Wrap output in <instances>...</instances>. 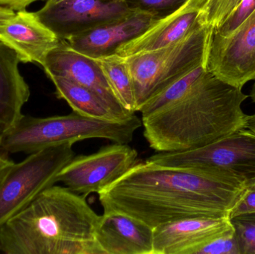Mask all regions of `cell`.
<instances>
[{
    "label": "cell",
    "mask_w": 255,
    "mask_h": 254,
    "mask_svg": "<svg viewBox=\"0 0 255 254\" xmlns=\"http://www.w3.org/2000/svg\"><path fill=\"white\" fill-rule=\"evenodd\" d=\"M244 189L211 176L137 161L98 195L103 212L124 213L154 228L187 218H229Z\"/></svg>",
    "instance_id": "6da1fadb"
},
{
    "label": "cell",
    "mask_w": 255,
    "mask_h": 254,
    "mask_svg": "<svg viewBox=\"0 0 255 254\" xmlns=\"http://www.w3.org/2000/svg\"><path fill=\"white\" fill-rule=\"evenodd\" d=\"M249 96L206 69L178 99L142 118L144 137L157 152L206 146L245 128Z\"/></svg>",
    "instance_id": "7a4b0ae2"
},
{
    "label": "cell",
    "mask_w": 255,
    "mask_h": 254,
    "mask_svg": "<svg viewBox=\"0 0 255 254\" xmlns=\"http://www.w3.org/2000/svg\"><path fill=\"white\" fill-rule=\"evenodd\" d=\"M100 216L65 186L40 194L0 229L6 254H103L96 242Z\"/></svg>",
    "instance_id": "3957f363"
},
{
    "label": "cell",
    "mask_w": 255,
    "mask_h": 254,
    "mask_svg": "<svg viewBox=\"0 0 255 254\" xmlns=\"http://www.w3.org/2000/svg\"><path fill=\"white\" fill-rule=\"evenodd\" d=\"M142 125L135 114L124 121L100 120L74 111L48 117L22 115L12 128L1 133L0 149L7 155H30L52 146L97 138L129 144Z\"/></svg>",
    "instance_id": "277c9868"
},
{
    "label": "cell",
    "mask_w": 255,
    "mask_h": 254,
    "mask_svg": "<svg viewBox=\"0 0 255 254\" xmlns=\"http://www.w3.org/2000/svg\"><path fill=\"white\" fill-rule=\"evenodd\" d=\"M145 161L211 176L245 188L255 183V134L242 128L202 147L157 152Z\"/></svg>",
    "instance_id": "5b68a950"
},
{
    "label": "cell",
    "mask_w": 255,
    "mask_h": 254,
    "mask_svg": "<svg viewBox=\"0 0 255 254\" xmlns=\"http://www.w3.org/2000/svg\"><path fill=\"white\" fill-rule=\"evenodd\" d=\"M212 30L201 24L171 46L126 58L133 82L136 112L174 81L205 64Z\"/></svg>",
    "instance_id": "8992f818"
},
{
    "label": "cell",
    "mask_w": 255,
    "mask_h": 254,
    "mask_svg": "<svg viewBox=\"0 0 255 254\" xmlns=\"http://www.w3.org/2000/svg\"><path fill=\"white\" fill-rule=\"evenodd\" d=\"M73 143L46 148L13 164L0 186V229L48 188L76 157Z\"/></svg>",
    "instance_id": "52a82bcc"
},
{
    "label": "cell",
    "mask_w": 255,
    "mask_h": 254,
    "mask_svg": "<svg viewBox=\"0 0 255 254\" xmlns=\"http://www.w3.org/2000/svg\"><path fill=\"white\" fill-rule=\"evenodd\" d=\"M137 157L136 149L128 144L103 146L96 153L75 157L58 174L57 183L85 197L99 194L125 174Z\"/></svg>",
    "instance_id": "ba28073f"
},
{
    "label": "cell",
    "mask_w": 255,
    "mask_h": 254,
    "mask_svg": "<svg viewBox=\"0 0 255 254\" xmlns=\"http://www.w3.org/2000/svg\"><path fill=\"white\" fill-rule=\"evenodd\" d=\"M205 67L238 87L255 80V10L228 37H219L211 31Z\"/></svg>",
    "instance_id": "9c48e42d"
},
{
    "label": "cell",
    "mask_w": 255,
    "mask_h": 254,
    "mask_svg": "<svg viewBox=\"0 0 255 254\" xmlns=\"http://www.w3.org/2000/svg\"><path fill=\"white\" fill-rule=\"evenodd\" d=\"M124 0H63L35 12L61 40L126 17L134 11Z\"/></svg>",
    "instance_id": "30bf717a"
},
{
    "label": "cell",
    "mask_w": 255,
    "mask_h": 254,
    "mask_svg": "<svg viewBox=\"0 0 255 254\" xmlns=\"http://www.w3.org/2000/svg\"><path fill=\"white\" fill-rule=\"evenodd\" d=\"M233 227L229 217H193L153 228V254H196Z\"/></svg>",
    "instance_id": "8fae6325"
},
{
    "label": "cell",
    "mask_w": 255,
    "mask_h": 254,
    "mask_svg": "<svg viewBox=\"0 0 255 254\" xmlns=\"http://www.w3.org/2000/svg\"><path fill=\"white\" fill-rule=\"evenodd\" d=\"M43 67L48 77L66 78L94 91L124 117L135 114L118 102L96 59L77 52L64 40H60L59 44L48 54Z\"/></svg>",
    "instance_id": "7c38bea8"
},
{
    "label": "cell",
    "mask_w": 255,
    "mask_h": 254,
    "mask_svg": "<svg viewBox=\"0 0 255 254\" xmlns=\"http://www.w3.org/2000/svg\"><path fill=\"white\" fill-rule=\"evenodd\" d=\"M203 0H188L173 13L154 21L139 36L121 45L115 53L127 58L180 41L201 25L199 16Z\"/></svg>",
    "instance_id": "4fadbf2b"
},
{
    "label": "cell",
    "mask_w": 255,
    "mask_h": 254,
    "mask_svg": "<svg viewBox=\"0 0 255 254\" xmlns=\"http://www.w3.org/2000/svg\"><path fill=\"white\" fill-rule=\"evenodd\" d=\"M0 41L13 49L20 62L43 66L48 54L59 44L58 36L35 12L17 10L0 26Z\"/></svg>",
    "instance_id": "5bb4252c"
},
{
    "label": "cell",
    "mask_w": 255,
    "mask_h": 254,
    "mask_svg": "<svg viewBox=\"0 0 255 254\" xmlns=\"http://www.w3.org/2000/svg\"><path fill=\"white\" fill-rule=\"evenodd\" d=\"M157 19L151 13L135 10L126 17L66 39L70 47L92 58L113 55L117 49L142 34Z\"/></svg>",
    "instance_id": "9a60e30c"
},
{
    "label": "cell",
    "mask_w": 255,
    "mask_h": 254,
    "mask_svg": "<svg viewBox=\"0 0 255 254\" xmlns=\"http://www.w3.org/2000/svg\"><path fill=\"white\" fill-rule=\"evenodd\" d=\"M96 230L103 254H153V228L118 212H103Z\"/></svg>",
    "instance_id": "2e32d148"
},
{
    "label": "cell",
    "mask_w": 255,
    "mask_h": 254,
    "mask_svg": "<svg viewBox=\"0 0 255 254\" xmlns=\"http://www.w3.org/2000/svg\"><path fill=\"white\" fill-rule=\"evenodd\" d=\"M17 54L0 41V131L12 128L22 117L30 97L28 84L19 73Z\"/></svg>",
    "instance_id": "e0dca14e"
},
{
    "label": "cell",
    "mask_w": 255,
    "mask_h": 254,
    "mask_svg": "<svg viewBox=\"0 0 255 254\" xmlns=\"http://www.w3.org/2000/svg\"><path fill=\"white\" fill-rule=\"evenodd\" d=\"M49 78L55 85L57 97L67 101L79 114L106 121H124L130 118L117 113L98 94L88 88L61 76Z\"/></svg>",
    "instance_id": "ac0fdd59"
},
{
    "label": "cell",
    "mask_w": 255,
    "mask_h": 254,
    "mask_svg": "<svg viewBox=\"0 0 255 254\" xmlns=\"http://www.w3.org/2000/svg\"><path fill=\"white\" fill-rule=\"evenodd\" d=\"M94 59L101 67L118 102L130 113H136L133 82L126 58L115 53Z\"/></svg>",
    "instance_id": "d6986e66"
},
{
    "label": "cell",
    "mask_w": 255,
    "mask_h": 254,
    "mask_svg": "<svg viewBox=\"0 0 255 254\" xmlns=\"http://www.w3.org/2000/svg\"><path fill=\"white\" fill-rule=\"evenodd\" d=\"M241 0H203L199 22L211 29L220 26Z\"/></svg>",
    "instance_id": "ffe728a7"
},
{
    "label": "cell",
    "mask_w": 255,
    "mask_h": 254,
    "mask_svg": "<svg viewBox=\"0 0 255 254\" xmlns=\"http://www.w3.org/2000/svg\"><path fill=\"white\" fill-rule=\"evenodd\" d=\"M240 254H255V213L229 218Z\"/></svg>",
    "instance_id": "44dd1931"
},
{
    "label": "cell",
    "mask_w": 255,
    "mask_h": 254,
    "mask_svg": "<svg viewBox=\"0 0 255 254\" xmlns=\"http://www.w3.org/2000/svg\"><path fill=\"white\" fill-rule=\"evenodd\" d=\"M134 10L151 13L156 19H161L181 7L188 0H124Z\"/></svg>",
    "instance_id": "7402d4cb"
},
{
    "label": "cell",
    "mask_w": 255,
    "mask_h": 254,
    "mask_svg": "<svg viewBox=\"0 0 255 254\" xmlns=\"http://www.w3.org/2000/svg\"><path fill=\"white\" fill-rule=\"evenodd\" d=\"M255 10V0H241L236 8L220 26L213 30V34L219 37L232 34Z\"/></svg>",
    "instance_id": "603a6c76"
},
{
    "label": "cell",
    "mask_w": 255,
    "mask_h": 254,
    "mask_svg": "<svg viewBox=\"0 0 255 254\" xmlns=\"http://www.w3.org/2000/svg\"><path fill=\"white\" fill-rule=\"evenodd\" d=\"M196 254H240L235 231L232 230L205 245Z\"/></svg>",
    "instance_id": "cb8c5ba5"
},
{
    "label": "cell",
    "mask_w": 255,
    "mask_h": 254,
    "mask_svg": "<svg viewBox=\"0 0 255 254\" xmlns=\"http://www.w3.org/2000/svg\"><path fill=\"white\" fill-rule=\"evenodd\" d=\"M253 213H255V183L244 188L235 205L231 209L229 218Z\"/></svg>",
    "instance_id": "d4e9b609"
},
{
    "label": "cell",
    "mask_w": 255,
    "mask_h": 254,
    "mask_svg": "<svg viewBox=\"0 0 255 254\" xmlns=\"http://www.w3.org/2000/svg\"><path fill=\"white\" fill-rule=\"evenodd\" d=\"M1 131H0V141H1ZM15 163L9 158L8 155L2 152L0 149V186L7 175L10 169Z\"/></svg>",
    "instance_id": "484cf974"
},
{
    "label": "cell",
    "mask_w": 255,
    "mask_h": 254,
    "mask_svg": "<svg viewBox=\"0 0 255 254\" xmlns=\"http://www.w3.org/2000/svg\"><path fill=\"white\" fill-rule=\"evenodd\" d=\"M36 1L37 0H0V7H7L17 11L24 10Z\"/></svg>",
    "instance_id": "4316f807"
},
{
    "label": "cell",
    "mask_w": 255,
    "mask_h": 254,
    "mask_svg": "<svg viewBox=\"0 0 255 254\" xmlns=\"http://www.w3.org/2000/svg\"><path fill=\"white\" fill-rule=\"evenodd\" d=\"M14 14L15 10L7 7H0V26Z\"/></svg>",
    "instance_id": "83f0119b"
},
{
    "label": "cell",
    "mask_w": 255,
    "mask_h": 254,
    "mask_svg": "<svg viewBox=\"0 0 255 254\" xmlns=\"http://www.w3.org/2000/svg\"><path fill=\"white\" fill-rule=\"evenodd\" d=\"M245 128L253 131L255 134V113L247 116V121H246Z\"/></svg>",
    "instance_id": "f1b7e54d"
},
{
    "label": "cell",
    "mask_w": 255,
    "mask_h": 254,
    "mask_svg": "<svg viewBox=\"0 0 255 254\" xmlns=\"http://www.w3.org/2000/svg\"><path fill=\"white\" fill-rule=\"evenodd\" d=\"M250 96L251 97L252 100H253V102L255 104V82L254 85H253V88H252L251 93H250Z\"/></svg>",
    "instance_id": "f546056e"
},
{
    "label": "cell",
    "mask_w": 255,
    "mask_h": 254,
    "mask_svg": "<svg viewBox=\"0 0 255 254\" xmlns=\"http://www.w3.org/2000/svg\"><path fill=\"white\" fill-rule=\"evenodd\" d=\"M63 1V0H46V3H57L59 1Z\"/></svg>",
    "instance_id": "4dcf8cb0"
}]
</instances>
